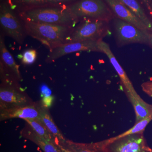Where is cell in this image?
Here are the masks:
<instances>
[{"instance_id": "cell-8", "label": "cell", "mask_w": 152, "mask_h": 152, "mask_svg": "<svg viewBox=\"0 0 152 152\" xmlns=\"http://www.w3.org/2000/svg\"><path fill=\"white\" fill-rule=\"evenodd\" d=\"M79 51H92L102 53L99 42L84 41L66 43L50 50L46 61L53 62L63 56Z\"/></svg>"}, {"instance_id": "cell-3", "label": "cell", "mask_w": 152, "mask_h": 152, "mask_svg": "<svg viewBox=\"0 0 152 152\" xmlns=\"http://www.w3.org/2000/svg\"><path fill=\"white\" fill-rule=\"evenodd\" d=\"M79 23L74 28L67 43L84 41L100 42L111 33L110 22L86 19Z\"/></svg>"}, {"instance_id": "cell-18", "label": "cell", "mask_w": 152, "mask_h": 152, "mask_svg": "<svg viewBox=\"0 0 152 152\" xmlns=\"http://www.w3.org/2000/svg\"><path fill=\"white\" fill-rule=\"evenodd\" d=\"M11 7L15 10H24L46 5L48 0H7Z\"/></svg>"}, {"instance_id": "cell-13", "label": "cell", "mask_w": 152, "mask_h": 152, "mask_svg": "<svg viewBox=\"0 0 152 152\" xmlns=\"http://www.w3.org/2000/svg\"><path fill=\"white\" fill-rule=\"evenodd\" d=\"M0 56L1 62L2 63L5 67L18 80H21V77L19 70V66L17 64L13 57L7 49L4 36L2 34L0 37Z\"/></svg>"}, {"instance_id": "cell-20", "label": "cell", "mask_w": 152, "mask_h": 152, "mask_svg": "<svg viewBox=\"0 0 152 152\" xmlns=\"http://www.w3.org/2000/svg\"><path fill=\"white\" fill-rule=\"evenodd\" d=\"M152 120V114L150 116L147 117L146 118L140 121L139 122L135 124L132 127L126 131L125 132L119 135L116 136V137H113V138L115 139L121 137L129 134H137V133H143L147 125Z\"/></svg>"}, {"instance_id": "cell-4", "label": "cell", "mask_w": 152, "mask_h": 152, "mask_svg": "<svg viewBox=\"0 0 152 152\" xmlns=\"http://www.w3.org/2000/svg\"><path fill=\"white\" fill-rule=\"evenodd\" d=\"M67 6L79 21L95 19L110 22L115 17L104 0H79Z\"/></svg>"}, {"instance_id": "cell-24", "label": "cell", "mask_w": 152, "mask_h": 152, "mask_svg": "<svg viewBox=\"0 0 152 152\" xmlns=\"http://www.w3.org/2000/svg\"><path fill=\"white\" fill-rule=\"evenodd\" d=\"M152 19V0H140Z\"/></svg>"}, {"instance_id": "cell-25", "label": "cell", "mask_w": 152, "mask_h": 152, "mask_svg": "<svg viewBox=\"0 0 152 152\" xmlns=\"http://www.w3.org/2000/svg\"><path fill=\"white\" fill-rule=\"evenodd\" d=\"M53 96H52L44 97L42 99V101L41 103L44 107L48 108L52 106L53 102Z\"/></svg>"}, {"instance_id": "cell-27", "label": "cell", "mask_w": 152, "mask_h": 152, "mask_svg": "<svg viewBox=\"0 0 152 152\" xmlns=\"http://www.w3.org/2000/svg\"><path fill=\"white\" fill-rule=\"evenodd\" d=\"M58 146L59 147L60 149L61 150L62 152H73L71 151L68 148L66 147L64 145V144L63 145H59Z\"/></svg>"}, {"instance_id": "cell-28", "label": "cell", "mask_w": 152, "mask_h": 152, "mask_svg": "<svg viewBox=\"0 0 152 152\" xmlns=\"http://www.w3.org/2000/svg\"><path fill=\"white\" fill-rule=\"evenodd\" d=\"M147 45L152 49V32L149 34L148 40Z\"/></svg>"}, {"instance_id": "cell-10", "label": "cell", "mask_w": 152, "mask_h": 152, "mask_svg": "<svg viewBox=\"0 0 152 152\" xmlns=\"http://www.w3.org/2000/svg\"><path fill=\"white\" fill-rule=\"evenodd\" d=\"M99 45L102 53H104L107 56L119 76L121 84L128 99L137 95V93L132 83L128 77L126 72L116 58L109 44L102 40L99 42Z\"/></svg>"}, {"instance_id": "cell-17", "label": "cell", "mask_w": 152, "mask_h": 152, "mask_svg": "<svg viewBox=\"0 0 152 152\" xmlns=\"http://www.w3.org/2000/svg\"><path fill=\"white\" fill-rule=\"evenodd\" d=\"M64 145L73 152H106L102 141L91 143H82L66 140Z\"/></svg>"}, {"instance_id": "cell-16", "label": "cell", "mask_w": 152, "mask_h": 152, "mask_svg": "<svg viewBox=\"0 0 152 152\" xmlns=\"http://www.w3.org/2000/svg\"><path fill=\"white\" fill-rule=\"evenodd\" d=\"M129 100L132 104L136 115L135 123L150 116L152 114V105L147 103L138 94L132 97Z\"/></svg>"}, {"instance_id": "cell-7", "label": "cell", "mask_w": 152, "mask_h": 152, "mask_svg": "<svg viewBox=\"0 0 152 152\" xmlns=\"http://www.w3.org/2000/svg\"><path fill=\"white\" fill-rule=\"evenodd\" d=\"M106 152H152L143 133L129 134L118 138L102 141Z\"/></svg>"}, {"instance_id": "cell-22", "label": "cell", "mask_w": 152, "mask_h": 152, "mask_svg": "<svg viewBox=\"0 0 152 152\" xmlns=\"http://www.w3.org/2000/svg\"><path fill=\"white\" fill-rule=\"evenodd\" d=\"M141 88L144 93L152 97V81L144 82L141 85Z\"/></svg>"}, {"instance_id": "cell-12", "label": "cell", "mask_w": 152, "mask_h": 152, "mask_svg": "<svg viewBox=\"0 0 152 152\" xmlns=\"http://www.w3.org/2000/svg\"><path fill=\"white\" fill-rule=\"evenodd\" d=\"M40 121L45 125L50 133L54 138L56 144L58 145L64 144L66 140L62 134L60 132L56 125L55 124L49 113L48 109L44 107L41 103H40Z\"/></svg>"}, {"instance_id": "cell-29", "label": "cell", "mask_w": 152, "mask_h": 152, "mask_svg": "<svg viewBox=\"0 0 152 152\" xmlns=\"http://www.w3.org/2000/svg\"><path fill=\"white\" fill-rule=\"evenodd\" d=\"M1 1H4V0H1Z\"/></svg>"}, {"instance_id": "cell-1", "label": "cell", "mask_w": 152, "mask_h": 152, "mask_svg": "<svg viewBox=\"0 0 152 152\" xmlns=\"http://www.w3.org/2000/svg\"><path fill=\"white\" fill-rule=\"evenodd\" d=\"M23 21L64 25L75 28L79 20L71 12L67 5H50L15 10Z\"/></svg>"}, {"instance_id": "cell-11", "label": "cell", "mask_w": 152, "mask_h": 152, "mask_svg": "<svg viewBox=\"0 0 152 152\" xmlns=\"http://www.w3.org/2000/svg\"><path fill=\"white\" fill-rule=\"evenodd\" d=\"M0 115L1 121L14 118L40 120V103L13 108L1 109Z\"/></svg>"}, {"instance_id": "cell-21", "label": "cell", "mask_w": 152, "mask_h": 152, "mask_svg": "<svg viewBox=\"0 0 152 152\" xmlns=\"http://www.w3.org/2000/svg\"><path fill=\"white\" fill-rule=\"evenodd\" d=\"M37 53L36 50L30 49L26 51L22 56V62L24 64H31L35 61Z\"/></svg>"}, {"instance_id": "cell-6", "label": "cell", "mask_w": 152, "mask_h": 152, "mask_svg": "<svg viewBox=\"0 0 152 152\" xmlns=\"http://www.w3.org/2000/svg\"><path fill=\"white\" fill-rule=\"evenodd\" d=\"M110 23L118 47L121 48L132 44L148 45L149 34L116 17H115Z\"/></svg>"}, {"instance_id": "cell-23", "label": "cell", "mask_w": 152, "mask_h": 152, "mask_svg": "<svg viewBox=\"0 0 152 152\" xmlns=\"http://www.w3.org/2000/svg\"><path fill=\"white\" fill-rule=\"evenodd\" d=\"M79 0H48V4L68 5L77 1Z\"/></svg>"}, {"instance_id": "cell-26", "label": "cell", "mask_w": 152, "mask_h": 152, "mask_svg": "<svg viewBox=\"0 0 152 152\" xmlns=\"http://www.w3.org/2000/svg\"><path fill=\"white\" fill-rule=\"evenodd\" d=\"M41 92L43 97L51 96V91L46 85L42 86L41 88Z\"/></svg>"}, {"instance_id": "cell-9", "label": "cell", "mask_w": 152, "mask_h": 152, "mask_svg": "<svg viewBox=\"0 0 152 152\" xmlns=\"http://www.w3.org/2000/svg\"><path fill=\"white\" fill-rule=\"evenodd\" d=\"M104 1L111 10L115 17L134 25L145 32L148 34L151 33L141 20L119 0Z\"/></svg>"}, {"instance_id": "cell-2", "label": "cell", "mask_w": 152, "mask_h": 152, "mask_svg": "<svg viewBox=\"0 0 152 152\" xmlns=\"http://www.w3.org/2000/svg\"><path fill=\"white\" fill-rule=\"evenodd\" d=\"M23 22L26 34L40 42L50 50L67 43L74 28L64 25L39 23L27 21Z\"/></svg>"}, {"instance_id": "cell-14", "label": "cell", "mask_w": 152, "mask_h": 152, "mask_svg": "<svg viewBox=\"0 0 152 152\" xmlns=\"http://www.w3.org/2000/svg\"><path fill=\"white\" fill-rule=\"evenodd\" d=\"M22 135L37 145L44 152H62L58 145L54 142L50 141L39 137L31 129H25Z\"/></svg>"}, {"instance_id": "cell-19", "label": "cell", "mask_w": 152, "mask_h": 152, "mask_svg": "<svg viewBox=\"0 0 152 152\" xmlns=\"http://www.w3.org/2000/svg\"><path fill=\"white\" fill-rule=\"evenodd\" d=\"M25 120L28 123L31 129L38 136L46 139L48 140L54 142H56L54 138L40 120L37 119H25Z\"/></svg>"}, {"instance_id": "cell-15", "label": "cell", "mask_w": 152, "mask_h": 152, "mask_svg": "<svg viewBox=\"0 0 152 152\" xmlns=\"http://www.w3.org/2000/svg\"><path fill=\"white\" fill-rule=\"evenodd\" d=\"M141 20L152 32V19L140 0H119Z\"/></svg>"}, {"instance_id": "cell-5", "label": "cell", "mask_w": 152, "mask_h": 152, "mask_svg": "<svg viewBox=\"0 0 152 152\" xmlns=\"http://www.w3.org/2000/svg\"><path fill=\"white\" fill-rule=\"evenodd\" d=\"M0 24L6 34L23 44L26 34L23 22L7 0L0 4Z\"/></svg>"}]
</instances>
